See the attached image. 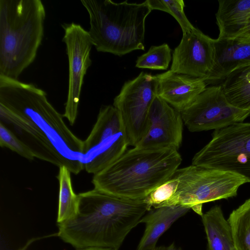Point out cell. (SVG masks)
<instances>
[{"label": "cell", "instance_id": "1", "mask_svg": "<svg viewBox=\"0 0 250 250\" xmlns=\"http://www.w3.org/2000/svg\"><path fill=\"white\" fill-rule=\"evenodd\" d=\"M0 118L35 157L75 174L84 168L83 141L68 128L43 90L0 75Z\"/></svg>", "mask_w": 250, "mask_h": 250}, {"label": "cell", "instance_id": "2", "mask_svg": "<svg viewBox=\"0 0 250 250\" xmlns=\"http://www.w3.org/2000/svg\"><path fill=\"white\" fill-rule=\"evenodd\" d=\"M78 195L76 214L57 224V235L77 250H118L129 232L150 210L144 200L119 198L95 188Z\"/></svg>", "mask_w": 250, "mask_h": 250}, {"label": "cell", "instance_id": "3", "mask_svg": "<svg viewBox=\"0 0 250 250\" xmlns=\"http://www.w3.org/2000/svg\"><path fill=\"white\" fill-rule=\"evenodd\" d=\"M182 161L174 148L135 146L94 174L92 183L95 189L111 195L144 200L173 175Z\"/></svg>", "mask_w": 250, "mask_h": 250}, {"label": "cell", "instance_id": "4", "mask_svg": "<svg viewBox=\"0 0 250 250\" xmlns=\"http://www.w3.org/2000/svg\"><path fill=\"white\" fill-rule=\"evenodd\" d=\"M45 18L40 0H0V75L18 79L34 62Z\"/></svg>", "mask_w": 250, "mask_h": 250}, {"label": "cell", "instance_id": "5", "mask_svg": "<svg viewBox=\"0 0 250 250\" xmlns=\"http://www.w3.org/2000/svg\"><path fill=\"white\" fill-rule=\"evenodd\" d=\"M89 18L88 32L98 52L122 56L145 50V21L151 12L146 0L117 3L111 0H82Z\"/></svg>", "mask_w": 250, "mask_h": 250}, {"label": "cell", "instance_id": "6", "mask_svg": "<svg viewBox=\"0 0 250 250\" xmlns=\"http://www.w3.org/2000/svg\"><path fill=\"white\" fill-rule=\"evenodd\" d=\"M172 176L176 191L164 207L181 205L201 216L204 203L236 196L239 188L247 183L231 172L192 165L178 168Z\"/></svg>", "mask_w": 250, "mask_h": 250}, {"label": "cell", "instance_id": "7", "mask_svg": "<svg viewBox=\"0 0 250 250\" xmlns=\"http://www.w3.org/2000/svg\"><path fill=\"white\" fill-rule=\"evenodd\" d=\"M212 136L194 155L192 165L231 172L250 183V123L215 130Z\"/></svg>", "mask_w": 250, "mask_h": 250}, {"label": "cell", "instance_id": "8", "mask_svg": "<svg viewBox=\"0 0 250 250\" xmlns=\"http://www.w3.org/2000/svg\"><path fill=\"white\" fill-rule=\"evenodd\" d=\"M128 139L117 109L102 106L89 135L83 141L86 171L95 174L118 159L127 150Z\"/></svg>", "mask_w": 250, "mask_h": 250}, {"label": "cell", "instance_id": "9", "mask_svg": "<svg viewBox=\"0 0 250 250\" xmlns=\"http://www.w3.org/2000/svg\"><path fill=\"white\" fill-rule=\"evenodd\" d=\"M157 78L141 72L125 82L113 101L124 125L129 145L136 146L146 135L149 127V112L157 96Z\"/></svg>", "mask_w": 250, "mask_h": 250}, {"label": "cell", "instance_id": "10", "mask_svg": "<svg viewBox=\"0 0 250 250\" xmlns=\"http://www.w3.org/2000/svg\"><path fill=\"white\" fill-rule=\"evenodd\" d=\"M183 122L190 132L217 130L243 122L250 115L230 104L220 85L207 87L193 103L181 112Z\"/></svg>", "mask_w": 250, "mask_h": 250}, {"label": "cell", "instance_id": "11", "mask_svg": "<svg viewBox=\"0 0 250 250\" xmlns=\"http://www.w3.org/2000/svg\"><path fill=\"white\" fill-rule=\"evenodd\" d=\"M62 27L69 67L68 94L62 116L73 125L78 114L83 79L92 63L90 52L93 44L88 32L81 25L72 22L63 24Z\"/></svg>", "mask_w": 250, "mask_h": 250}, {"label": "cell", "instance_id": "12", "mask_svg": "<svg viewBox=\"0 0 250 250\" xmlns=\"http://www.w3.org/2000/svg\"><path fill=\"white\" fill-rule=\"evenodd\" d=\"M215 39L195 28L183 34L172 56L170 70L207 82L215 63Z\"/></svg>", "mask_w": 250, "mask_h": 250}, {"label": "cell", "instance_id": "13", "mask_svg": "<svg viewBox=\"0 0 250 250\" xmlns=\"http://www.w3.org/2000/svg\"><path fill=\"white\" fill-rule=\"evenodd\" d=\"M149 129L136 147L177 149L180 147L184 123L180 112L156 96L149 110Z\"/></svg>", "mask_w": 250, "mask_h": 250}, {"label": "cell", "instance_id": "14", "mask_svg": "<svg viewBox=\"0 0 250 250\" xmlns=\"http://www.w3.org/2000/svg\"><path fill=\"white\" fill-rule=\"evenodd\" d=\"M156 95L181 113L206 89L204 80L168 70L156 75Z\"/></svg>", "mask_w": 250, "mask_h": 250}, {"label": "cell", "instance_id": "15", "mask_svg": "<svg viewBox=\"0 0 250 250\" xmlns=\"http://www.w3.org/2000/svg\"><path fill=\"white\" fill-rule=\"evenodd\" d=\"M215 46L214 66L207 84L224 79L239 68L250 65V41L217 38L215 39Z\"/></svg>", "mask_w": 250, "mask_h": 250}, {"label": "cell", "instance_id": "16", "mask_svg": "<svg viewBox=\"0 0 250 250\" xmlns=\"http://www.w3.org/2000/svg\"><path fill=\"white\" fill-rule=\"evenodd\" d=\"M189 209L185 206L174 205L149 210L140 221V223L145 224L146 228L137 250H152L160 236Z\"/></svg>", "mask_w": 250, "mask_h": 250}, {"label": "cell", "instance_id": "17", "mask_svg": "<svg viewBox=\"0 0 250 250\" xmlns=\"http://www.w3.org/2000/svg\"><path fill=\"white\" fill-rule=\"evenodd\" d=\"M215 14L218 39H232L243 32L250 16V0H219Z\"/></svg>", "mask_w": 250, "mask_h": 250}, {"label": "cell", "instance_id": "18", "mask_svg": "<svg viewBox=\"0 0 250 250\" xmlns=\"http://www.w3.org/2000/svg\"><path fill=\"white\" fill-rule=\"evenodd\" d=\"M206 233L208 250H234L231 226L218 206L211 208L201 216Z\"/></svg>", "mask_w": 250, "mask_h": 250}, {"label": "cell", "instance_id": "19", "mask_svg": "<svg viewBox=\"0 0 250 250\" xmlns=\"http://www.w3.org/2000/svg\"><path fill=\"white\" fill-rule=\"evenodd\" d=\"M223 80L220 86L228 102L236 108L250 110V65L233 71Z\"/></svg>", "mask_w": 250, "mask_h": 250}, {"label": "cell", "instance_id": "20", "mask_svg": "<svg viewBox=\"0 0 250 250\" xmlns=\"http://www.w3.org/2000/svg\"><path fill=\"white\" fill-rule=\"evenodd\" d=\"M70 171L64 166L59 167L57 178L59 183V193L57 224L64 222L77 213L78 209V195L73 190Z\"/></svg>", "mask_w": 250, "mask_h": 250}, {"label": "cell", "instance_id": "21", "mask_svg": "<svg viewBox=\"0 0 250 250\" xmlns=\"http://www.w3.org/2000/svg\"><path fill=\"white\" fill-rule=\"evenodd\" d=\"M228 220L231 227L235 249L250 250V198L233 210Z\"/></svg>", "mask_w": 250, "mask_h": 250}, {"label": "cell", "instance_id": "22", "mask_svg": "<svg viewBox=\"0 0 250 250\" xmlns=\"http://www.w3.org/2000/svg\"><path fill=\"white\" fill-rule=\"evenodd\" d=\"M172 59L171 49L167 43L151 46L145 53L138 57L135 66L152 70H166Z\"/></svg>", "mask_w": 250, "mask_h": 250}, {"label": "cell", "instance_id": "23", "mask_svg": "<svg viewBox=\"0 0 250 250\" xmlns=\"http://www.w3.org/2000/svg\"><path fill=\"white\" fill-rule=\"evenodd\" d=\"M151 10H161L170 14L179 24L183 34L192 31L195 27L190 22L184 11L183 0H146Z\"/></svg>", "mask_w": 250, "mask_h": 250}, {"label": "cell", "instance_id": "24", "mask_svg": "<svg viewBox=\"0 0 250 250\" xmlns=\"http://www.w3.org/2000/svg\"><path fill=\"white\" fill-rule=\"evenodd\" d=\"M176 191V182L171 176L165 183L153 190L145 199L150 210L164 207L174 195Z\"/></svg>", "mask_w": 250, "mask_h": 250}, {"label": "cell", "instance_id": "25", "mask_svg": "<svg viewBox=\"0 0 250 250\" xmlns=\"http://www.w3.org/2000/svg\"><path fill=\"white\" fill-rule=\"evenodd\" d=\"M0 146L6 147L29 160L35 156L30 148L2 123L0 122Z\"/></svg>", "mask_w": 250, "mask_h": 250}, {"label": "cell", "instance_id": "26", "mask_svg": "<svg viewBox=\"0 0 250 250\" xmlns=\"http://www.w3.org/2000/svg\"><path fill=\"white\" fill-rule=\"evenodd\" d=\"M237 38L243 41H250V16L243 32Z\"/></svg>", "mask_w": 250, "mask_h": 250}, {"label": "cell", "instance_id": "27", "mask_svg": "<svg viewBox=\"0 0 250 250\" xmlns=\"http://www.w3.org/2000/svg\"><path fill=\"white\" fill-rule=\"evenodd\" d=\"M151 250H181L179 249H178L175 246L174 243H172L170 245L168 246H160V247H155Z\"/></svg>", "mask_w": 250, "mask_h": 250}, {"label": "cell", "instance_id": "28", "mask_svg": "<svg viewBox=\"0 0 250 250\" xmlns=\"http://www.w3.org/2000/svg\"><path fill=\"white\" fill-rule=\"evenodd\" d=\"M38 239V238H33L32 239L29 240L24 246L19 249L18 250H26L29 246H30L35 241H36Z\"/></svg>", "mask_w": 250, "mask_h": 250}, {"label": "cell", "instance_id": "29", "mask_svg": "<svg viewBox=\"0 0 250 250\" xmlns=\"http://www.w3.org/2000/svg\"><path fill=\"white\" fill-rule=\"evenodd\" d=\"M77 250H114L110 249L102 248H88L85 249Z\"/></svg>", "mask_w": 250, "mask_h": 250}, {"label": "cell", "instance_id": "30", "mask_svg": "<svg viewBox=\"0 0 250 250\" xmlns=\"http://www.w3.org/2000/svg\"><path fill=\"white\" fill-rule=\"evenodd\" d=\"M234 250H236L235 249H234Z\"/></svg>", "mask_w": 250, "mask_h": 250}]
</instances>
